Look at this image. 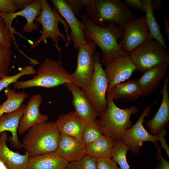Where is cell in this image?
<instances>
[{"label":"cell","mask_w":169,"mask_h":169,"mask_svg":"<svg viewBox=\"0 0 169 169\" xmlns=\"http://www.w3.org/2000/svg\"><path fill=\"white\" fill-rule=\"evenodd\" d=\"M80 17L85 28L83 32L85 39L94 42L100 48L104 66L116 56L129 55L118 44V39H122L124 30L118 25L106 21V27H102L93 23L86 14H81Z\"/></svg>","instance_id":"cell-1"},{"label":"cell","mask_w":169,"mask_h":169,"mask_svg":"<svg viewBox=\"0 0 169 169\" xmlns=\"http://www.w3.org/2000/svg\"><path fill=\"white\" fill-rule=\"evenodd\" d=\"M42 10L40 14L34 20L40 24L42 28L41 35L36 41L32 42L30 47L33 49L42 42L50 38L54 43L57 50L61 55V49L58 45L61 38L66 42L65 47L71 43V38L69 34V27L66 21L57 12L55 8L52 7L46 0H41Z\"/></svg>","instance_id":"cell-2"},{"label":"cell","mask_w":169,"mask_h":169,"mask_svg":"<svg viewBox=\"0 0 169 169\" xmlns=\"http://www.w3.org/2000/svg\"><path fill=\"white\" fill-rule=\"evenodd\" d=\"M84 10L93 23L102 27H106L104 22L107 21L116 23L123 29L127 22L136 18L125 2L121 0H90Z\"/></svg>","instance_id":"cell-3"},{"label":"cell","mask_w":169,"mask_h":169,"mask_svg":"<svg viewBox=\"0 0 169 169\" xmlns=\"http://www.w3.org/2000/svg\"><path fill=\"white\" fill-rule=\"evenodd\" d=\"M60 133L55 122H44L30 128L22 141L29 157L55 152Z\"/></svg>","instance_id":"cell-4"},{"label":"cell","mask_w":169,"mask_h":169,"mask_svg":"<svg viewBox=\"0 0 169 169\" xmlns=\"http://www.w3.org/2000/svg\"><path fill=\"white\" fill-rule=\"evenodd\" d=\"M107 105L105 111L97 120V125L103 135L115 140H121L125 130L131 127L130 117L139 109L132 105L125 109L118 107L113 100L107 95Z\"/></svg>","instance_id":"cell-5"},{"label":"cell","mask_w":169,"mask_h":169,"mask_svg":"<svg viewBox=\"0 0 169 169\" xmlns=\"http://www.w3.org/2000/svg\"><path fill=\"white\" fill-rule=\"evenodd\" d=\"M36 74L31 79L13 83V87L17 89L38 87L53 88L71 82L70 74L60 60L45 59L38 67Z\"/></svg>","instance_id":"cell-6"},{"label":"cell","mask_w":169,"mask_h":169,"mask_svg":"<svg viewBox=\"0 0 169 169\" xmlns=\"http://www.w3.org/2000/svg\"><path fill=\"white\" fill-rule=\"evenodd\" d=\"M136 70L143 73L160 64H169L168 52L156 40L143 43L129 54Z\"/></svg>","instance_id":"cell-7"},{"label":"cell","mask_w":169,"mask_h":169,"mask_svg":"<svg viewBox=\"0 0 169 169\" xmlns=\"http://www.w3.org/2000/svg\"><path fill=\"white\" fill-rule=\"evenodd\" d=\"M108 84L104 70L100 60V54L96 52L92 77L82 90L91 103L97 116L106 110L107 101L106 97Z\"/></svg>","instance_id":"cell-8"},{"label":"cell","mask_w":169,"mask_h":169,"mask_svg":"<svg viewBox=\"0 0 169 169\" xmlns=\"http://www.w3.org/2000/svg\"><path fill=\"white\" fill-rule=\"evenodd\" d=\"M97 46L93 42L88 40L79 49L77 55V64L75 70L69 74V79L85 89L91 80L94 70L95 59Z\"/></svg>","instance_id":"cell-9"},{"label":"cell","mask_w":169,"mask_h":169,"mask_svg":"<svg viewBox=\"0 0 169 169\" xmlns=\"http://www.w3.org/2000/svg\"><path fill=\"white\" fill-rule=\"evenodd\" d=\"M123 29V37L118 40V44L122 50L129 54L143 43L152 39L145 15L129 20Z\"/></svg>","instance_id":"cell-10"},{"label":"cell","mask_w":169,"mask_h":169,"mask_svg":"<svg viewBox=\"0 0 169 169\" xmlns=\"http://www.w3.org/2000/svg\"><path fill=\"white\" fill-rule=\"evenodd\" d=\"M152 105L145 108L136 123L125 130L121 139L128 146L129 150L134 155L139 152L144 142H151L156 146L158 141L157 136L149 133L143 125L144 118L148 117L150 114Z\"/></svg>","instance_id":"cell-11"},{"label":"cell","mask_w":169,"mask_h":169,"mask_svg":"<svg viewBox=\"0 0 169 169\" xmlns=\"http://www.w3.org/2000/svg\"><path fill=\"white\" fill-rule=\"evenodd\" d=\"M105 67L104 71L108 84L107 92L116 84L128 79L136 70L129 55L116 56Z\"/></svg>","instance_id":"cell-12"},{"label":"cell","mask_w":169,"mask_h":169,"mask_svg":"<svg viewBox=\"0 0 169 169\" xmlns=\"http://www.w3.org/2000/svg\"><path fill=\"white\" fill-rule=\"evenodd\" d=\"M51 2L57 12L66 21L71 29L70 36L74 48L79 49L87 43L83 32L85 29L84 23L77 19L65 0H51Z\"/></svg>","instance_id":"cell-13"},{"label":"cell","mask_w":169,"mask_h":169,"mask_svg":"<svg viewBox=\"0 0 169 169\" xmlns=\"http://www.w3.org/2000/svg\"><path fill=\"white\" fill-rule=\"evenodd\" d=\"M42 101V97L40 93L30 97L19 121L18 128L19 135L23 134L31 127L48 120V115L42 114L40 111V106Z\"/></svg>","instance_id":"cell-14"},{"label":"cell","mask_w":169,"mask_h":169,"mask_svg":"<svg viewBox=\"0 0 169 169\" xmlns=\"http://www.w3.org/2000/svg\"><path fill=\"white\" fill-rule=\"evenodd\" d=\"M41 10V0H36L25 8L14 13L5 14L0 12V17L3 19L6 25L13 33H17L12 26L13 20L18 16L24 17L27 22L23 27V32L24 33H31L38 28V23L34 21L40 15Z\"/></svg>","instance_id":"cell-15"},{"label":"cell","mask_w":169,"mask_h":169,"mask_svg":"<svg viewBox=\"0 0 169 169\" xmlns=\"http://www.w3.org/2000/svg\"><path fill=\"white\" fill-rule=\"evenodd\" d=\"M82 139L60 133L55 152L68 162L78 160L86 154Z\"/></svg>","instance_id":"cell-16"},{"label":"cell","mask_w":169,"mask_h":169,"mask_svg":"<svg viewBox=\"0 0 169 169\" xmlns=\"http://www.w3.org/2000/svg\"><path fill=\"white\" fill-rule=\"evenodd\" d=\"M64 85L72 95L71 104L75 112L85 122H97V116L89 100L77 84L70 82Z\"/></svg>","instance_id":"cell-17"},{"label":"cell","mask_w":169,"mask_h":169,"mask_svg":"<svg viewBox=\"0 0 169 169\" xmlns=\"http://www.w3.org/2000/svg\"><path fill=\"white\" fill-rule=\"evenodd\" d=\"M169 76L165 78L161 90L162 98L160 106L154 117L146 123L151 134L156 135L169 121V93L168 85Z\"/></svg>","instance_id":"cell-18"},{"label":"cell","mask_w":169,"mask_h":169,"mask_svg":"<svg viewBox=\"0 0 169 169\" xmlns=\"http://www.w3.org/2000/svg\"><path fill=\"white\" fill-rule=\"evenodd\" d=\"M26 106L23 104L15 111L4 114L0 117V135L3 132L9 131L12 136L9 140L11 145L15 149H20L23 147L22 143L18 138V131L19 121Z\"/></svg>","instance_id":"cell-19"},{"label":"cell","mask_w":169,"mask_h":169,"mask_svg":"<svg viewBox=\"0 0 169 169\" xmlns=\"http://www.w3.org/2000/svg\"><path fill=\"white\" fill-rule=\"evenodd\" d=\"M168 64H160L143 73L136 81L144 95H149L161 84L168 69Z\"/></svg>","instance_id":"cell-20"},{"label":"cell","mask_w":169,"mask_h":169,"mask_svg":"<svg viewBox=\"0 0 169 169\" xmlns=\"http://www.w3.org/2000/svg\"><path fill=\"white\" fill-rule=\"evenodd\" d=\"M55 123L60 133L82 139L85 121L75 111L59 115Z\"/></svg>","instance_id":"cell-21"},{"label":"cell","mask_w":169,"mask_h":169,"mask_svg":"<svg viewBox=\"0 0 169 169\" xmlns=\"http://www.w3.org/2000/svg\"><path fill=\"white\" fill-rule=\"evenodd\" d=\"M8 139L6 131L0 135V158L4 162L9 169H26L29 155H24L13 151L7 146L6 142Z\"/></svg>","instance_id":"cell-22"},{"label":"cell","mask_w":169,"mask_h":169,"mask_svg":"<svg viewBox=\"0 0 169 169\" xmlns=\"http://www.w3.org/2000/svg\"><path fill=\"white\" fill-rule=\"evenodd\" d=\"M68 162L53 152L29 157L26 169H64Z\"/></svg>","instance_id":"cell-23"},{"label":"cell","mask_w":169,"mask_h":169,"mask_svg":"<svg viewBox=\"0 0 169 169\" xmlns=\"http://www.w3.org/2000/svg\"><path fill=\"white\" fill-rule=\"evenodd\" d=\"M107 95L113 100L125 98L133 100L143 95L144 94L136 80H129L114 86L107 92Z\"/></svg>","instance_id":"cell-24"},{"label":"cell","mask_w":169,"mask_h":169,"mask_svg":"<svg viewBox=\"0 0 169 169\" xmlns=\"http://www.w3.org/2000/svg\"><path fill=\"white\" fill-rule=\"evenodd\" d=\"M115 140L103 135L86 146V154L97 158H111Z\"/></svg>","instance_id":"cell-25"},{"label":"cell","mask_w":169,"mask_h":169,"mask_svg":"<svg viewBox=\"0 0 169 169\" xmlns=\"http://www.w3.org/2000/svg\"><path fill=\"white\" fill-rule=\"evenodd\" d=\"M4 94L7 99L0 105V117L4 114L16 110L28 97V95L24 92H17L15 89H11L9 86L4 89Z\"/></svg>","instance_id":"cell-26"},{"label":"cell","mask_w":169,"mask_h":169,"mask_svg":"<svg viewBox=\"0 0 169 169\" xmlns=\"http://www.w3.org/2000/svg\"><path fill=\"white\" fill-rule=\"evenodd\" d=\"M146 6V9L144 12L151 37L152 39L157 41L167 51L166 40L161 33L158 24L155 19L153 14L154 11L151 5Z\"/></svg>","instance_id":"cell-27"},{"label":"cell","mask_w":169,"mask_h":169,"mask_svg":"<svg viewBox=\"0 0 169 169\" xmlns=\"http://www.w3.org/2000/svg\"><path fill=\"white\" fill-rule=\"evenodd\" d=\"M129 151L128 147L121 140H115L112 158L120 166V169H129L126 159V154Z\"/></svg>","instance_id":"cell-28"},{"label":"cell","mask_w":169,"mask_h":169,"mask_svg":"<svg viewBox=\"0 0 169 169\" xmlns=\"http://www.w3.org/2000/svg\"><path fill=\"white\" fill-rule=\"evenodd\" d=\"M103 135L97 122H85L82 139L85 146L95 141Z\"/></svg>","instance_id":"cell-29"},{"label":"cell","mask_w":169,"mask_h":169,"mask_svg":"<svg viewBox=\"0 0 169 169\" xmlns=\"http://www.w3.org/2000/svg\"><path fill=\"white\" fill-rule=\"evenodd\" d=\"M98 158L86 154L80 159L68 162L66 169H97Z\"/></svg>","instance_id":"cell-30"},{"label":"cell","mask_w":169,"mask_h":169,"mask_svg":"<svg viewBox=\"0 0 169 169\" xmlns=\"http://www.w3.org/2000/svg\"><path fill=\"white\" fill-rule=\"evenodd\" d=\"M36 73L37 71L33 66H27L21 68L19 72L15 75L11 76L4 75L0 79V92L10 84L17 81L21 77L27 75H33Z\"/></svg>","instance_id":"cell-31"},{"label":"cell","mask_w":169,"mask_h":169,"mask_svg":"<svg viewBox=\"0 0 169 169\" xmlns=\"http://www.w3.org/2000/svg\"><path fill=\"white\" fill-rule=\"evenodd\" d=\"M14 36L13 33L6 26L3 19L0 17V44L11 48L12 41L13 40L17 49L22 54L23 52L18 47Z\"/></svg>","instance_id":"cell-32"},{"label":"cell","mask_w":169,"mask_h":169,"mask_svg":"<svg viewBox=\"0 0 169 169\" xmlns=\"http://www.w3.org/2000/svg\"><path fill=\"white\" fill-rule=\"evenodd\" d=\"M12 54L10 48L0 44V73L6 75L8 73Z\"/></svg>","instance_id":"cell-33"},{"label":"cell","mask_w":169,"mask_h":169,"mask_svg":"<svg viewBox=\"0 0 169 169\" xmlns=\"http://www.w3.org/2000/svg\"><path fill=\"white\" fill-rule=\"evenodd\" d=\"M18 8L17 0H0V12L2 13H14Z\"/></svg>","instance_id":"cell-34"},{"label":"cell","mask_w":169,"mask_h":169,"mask_svg":"<svg viewBox=\"0 0 169 169\" xmlns=\"http://www.w3.org/2000/svg\"><path fill=\"white\" fill-rule=\"evenodd\" d=\"M71 8L76 16H79V11H81L82 8L87 5L90 0H65Z\"/></svg>","instance_id":"cell-35"},{"label":"cell","mask_w":169,"mask_h":169,"mask_svg":"<svg viewBox=\"0 0 169 169\" xmlns=\"http://www.w3.org/2000/svg\"><path fill=\"white\" fill-rule=\"evenodd\" d=\"M97 169H120L111 158H98Z\"/></svg>","instance_id":"cell-36"},{"label":"cell","mask_w":169,"mask_h":169,"mask_svg":"<svg viewBox=\"0 0 169 169\" xmlns=\"http://www.w3.org/2000/svg\"><path fill=\"white\" fill-rule=\"evenodd\" d=\"M157 150L156 157L158 160L157 166L154 169H169V163L162 156L161 149L157 145L155 146Z\"/></svg>","instance_id":"cell-37"},{"label":"cell","mask_w":169,"mask_h":169,"mask_svg":"<svg viewBox=\"0 0 169 169\" xmlns=\"http://www.w3.org/2000/svg\"><path fill=\"white\" fill-rule=\"evenodd\" d=\"M124 2L129 8H133L136 10H141L144 12L146 10V6L141 0H125Z\"/></svg>","instance_id":"cell-38"},{"label":"cell","mask_w":169,"mask_h":169,"mask_svg":"<svg viewBox=\"0 0 169 169\" xmlns=\"http://www.w3.org/2000/svg\"><path fill=\"white\" fill-rule=\"evenodd\" d=\"M166 134V125H164L160 132L156 135L158 141L160 142L161 147L164 149L166 151L167 154L169 156V146L166 143L165 136Z\"/></svg>","instance_id":"cell-39"},{"label":"cell","mask_w":169,"mask_h":169,"mask_svg":"<svg viewBox=\"0 0 169 169\" xmlns=\"http://www.w3.org/2000/svg\"><path fill=\"white\" fill-rule=\"evenodd\" d=\"M150 5L153 11L155 9L159 10L162 7L161 1L160 0H151Z\"/></svg>","instance_id":"cell-40"},{"label":"cell","mask_w":169,"mask_h":169,"mask_svg":"<svg viewBox=\"0 0 169 169\" xmlns=\"http://www.w3.org/2000/svg\"><path fill=\"white\" fill-rule=\"evenodd\" d=\"M164 27L168 39L169 40V20L164 11Z\"/></svg>","instance_id":"cell-41"},{"label":"cell","mask_w":169,"mask_h":169,"mask_svg":"<svg viewBox=\"0 0 169 169\" xmlns=\"http://www.w3.org/2000/svg\"><path fill=\"white\" fill-rule=\"evenodd\" d=\"M0 169H9L4 162L0 158Z\"/></svg>","instance_id":"cell-42"},{"label":"cell","mask_w":169,"mask_h":169,"mask_svg":"<svg viewBox=\"0 0 169 169\" xmlns=\"http://www.w3.org/2000/svg\"><path fill=\"white\" fill-rule=\"evenodd\" d=\"M5 75H6L1 73H0V79Z\"/></svg>","instance_id":"cell-43"},{"label":"cell","mask_w":169,"mask_h":169,"mask_svg":"<svg viewBox=\"0 0 169 169\" xmlns=\"http://www.w3.org/2000/svg\"><path fill=\"white\" fill-rule=\"evenodd\" d=\"M66 169V168H65V169Z\"/></svg>","instance_id":"cell-44"}]
</instances>
